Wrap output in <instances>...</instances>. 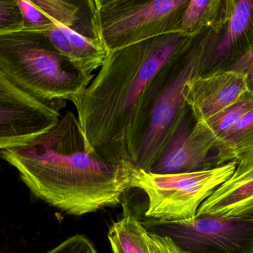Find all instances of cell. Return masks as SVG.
Returning <instances> with one entry per match:
<instances>
[{
    "label": "cell",
    "mask_w": 253,
    "mask_h": 253,
    "mask_svg": "<svg viewBox=\"0 0 253 253\" xmlns=\"http://www.w3.org/2000/svg\"><path fill=\"white\" fill-rule=\"evenodd\" d=\"M196 38L177 33L108 52L73 102L90 151L113 163L135 164L153 102L175 59Z\"/></svg>",
    "instance_id": "cell-1"
},
{
    "label": "cell",
    "mask_w": 253,
    "mask_h": 253,
    "mask_svg": "<svg viewBox=\"0 0 253 253\" xmlns=\"http://www.w3.org/2000/svg\"><path fill=\"white\" fill-rule=\"evenodd\" d=\"M33 196L80 216L121 203L134 163H113L87 148L77 116L68 111L50 130L0 151Z\"/></svg>",
    "instance_id": "cell-2"
},
{
    "label": "cell",
    "mask_w": 253,
    "mask_h": 253,
    "mask_svg": "<svg viewBox=\"0 0 253 253\" xmlns=\"http://www.w3.org/2000/svg\"><path fill=\"white\" fill-rule=\"evenodd\" d=\"M0 74L25 95L49 105L74 102L93 80L62 56L44 31L25 29L0 34Z\"/></svg>",
    "instance_id": "cell-3"
},
{
    "label": "cell",
    "mask_w": 253,
    "mask_h": 253,
    "mask_svg": "<svg viewBox=\"0 0 253 253\" xmlns=\"http://www.w3.org/2000/svg\"><path fill=\"white\" fill-rule=\"evenodd\" d=\"M189 0H89L90 30L107 52L179 33Z\"/></svg>",
    "instance_id": "cell-4"
},
{
    "label": "cell",
    "mask_w": 253,
    "mask_h": 253,
    "mask_svg": "<svg viewBox=\"0 0 253 253\" xmlns=\"http://www.w3.org/2000/svg\"><path fill=\"white\" fill-rule=\"evenodd\" d=\"M236 162L212 169L186 173L159 175L134 164L129 187L148 197L146 217L164 222H179L195 218L204 202L234 173Z\"/></svg>",
    "instance_id": "cell-5"
},
{
    "label": "cell",
    "mask_w": 253,
    "mask_h": 253,
    "mask_svg": "<svg viewBox=\"0 0 253 253\" xmlns=\"http://www.w3.org/2000/svg\"><path fill=\"white\" fill-rule=\"evenodd\" d=\"M211 34V31L201 34L175 59L153 102L135 162L138 168L146 172H150L157 162L165 146L190 111L186 101V84L200 73Z\"/></svg>",
    "instance_id": "cell-6"
},
{
    "label": "cell",
    "mask_w": 253,
    "mask_h": 253,
    "mask_svg": "<svg viewBox=\"0 0 253 253\" xmlns=\"http://www.w3.org/2000/svg\"><path fill=\"white\" fill-rule=\"evenodd\" d=\"M146 230L170 238L188 253H253V217L196 215L179 222L151 220Z\"/></svg>",
    "instance_id": "cell-7"
},
{
    "label": "cell",
    "mask_w": 253,
    "mask_h": 253,
    "mask_svg": "<svg viewBox=\"0 0 253 253\" xmlns=\"http://www.w3.org/2000/svg\"><path fill=\"white\" fill-rule=\"evenodd\" d=\"M65 105L40 102L0 74V150L24 145L54 127Z\"/></svg>",
    "instance_id": "cell-8"
},
{
    "label": "cell",
    "mask_w": 253,
    "mask_h": 253,
    "mask_svg": "<svg viewBox=\"0 0 253 253\" xmlns=\"http://www.w3.org/2000/svg\"><path fill=\"white\" fill-rule=\"evenodd\" d=\"M218 139L188 111L150 172L159 175L186 173L215 168Z\"/></svg>",
    "instance_id": "cell-9"
},
{
    "label": "cell",
    "mask_w": 253,
    "mask_h": 253,
    "mask_svg": "<svg viewBox=\"0 0 253 253\" xmlns=\"http://www.w3.org/2000/svg\"><path fill=\"white\" fill-rule=\"evenodd\" d=\"M251 93L246 75L233 69L197 74L186 84V101L196 122L210 120Z\"/></svg>",
    "instance_id": "cell-10"
},
{
    "label": "cell",
    "mask_w": 253,
    "mask_h": 253,
    "mask_svg": "<svg viewBox=\"0 0 253 253\" xmlns=\"http://www.w3.org/2000/svg\"><path fill=\"white\" fill-rule=\"evenodd\" d=\"M253 46V0H227L222 30L211 37L199 74L229 69Z\"/></svg>",
    "instance_id": "cell-11"
},
{
    "label": "cell",
    "mask_w": 253,
    "mask_h": 253,
    "mask_svg": "<svg viewBox=\"0 0 253 253\" xmlns=\"http://www.w3.org/2000/svg\"><path fill=\"white\" fill-rule=\"evenodd\" d=\"M253 217V149L241 156L231 177L202 203L196 215Z\"/></svg>",
    "instance_id": "cell-12"
},
{
    "label": "cell",
    "mask_w": 253,
    "mask_h": 253,
    "mask_svg": "<svg viewBox=\"0 0 253 253\" xmlns=\"http://www.w3.org/2000/svg\"><path fill=\"white\" fill-rule=\"evenodd\" d=\"M227 0H189L180 23L179 34L196 38L206 31L222 30L227 16Z\"/></svg>",
    "instance_id": "cell-13"
},
{
    "label": "cell",
    "mask_w": 253,
    "mask_h": 253,
    "mask_svg": "<svg viewBox=\"0 0 253 253\" xmlns=\"http://www.w3.org/2000/svg\"><path fill=\"white\" fill-rule=\"evenodd\" d=\"M253 149V110L242 117L220 138L214 151L215 166L238 159Z\"/></svg>",
    "instance_id": "cell-14"
},
{
    "label": "cell",
    "mask_w": 253,
    "mask_h": 253,
    "mask_svg": "<svg viewBox=\"0 0 253 253\" xmlns=\"http://www.w3.org/2000/svg\"><path fill=\"white\" fill-rule=\"evenodd\" d=\"M146 232L142 223L129 214L114 223L108 235L113 253H150Z\"/></svg>",
    "instance_id": "cell-15"
},
{
    "label": "cell",
    "mask_w": 253,
    "mask_h": 253,
    "mask_svg": "<svg viewBox=\"0 0 253 253\" xmlns=\"http://www.w3.org/2000/svg\"><path fill=\"white\" fill-rule=\"evenodd\" d=\"M33 3L53 24L74 28L80 19V6L65 0H32Z\"/></svg>",
    "instance_id": "cell-16"
},
{
    "label": "cell",
    "mask_w": 253,
    "mask_h": 253,
    "mask_svg": "<svg viewBox=\"0 0 253 253\" xmlns=\"http://www.w3.org/2000/svg\"><path fill=\"white\" fill-rule=\"evenodd\" d=\"M253 110V93L251 92L245 99L229 107L218 115L206 121H202L217 139H220L232 126L245 114Z\"/></svg>",
    "instance_id": "cell-17"
},
{
    "label": "cell",
    "mask_w": 253,
    "mask_h": 253,
    "mask_svg": "<svg viewBox=\"0 0 253 253\" xmlns=\"http://www.w3.org/2000/svg\"><path fill=\"white\" fill-rule=\"evenodd\" d=\"M22 14L23 28L30 31H45L53 23L35 4L32 0L17 1Z\"/></svg>",
    "instance_id": "cell-18"
},
{
    "label": "cell",
    "mask_w": 253,
    "mask_h": 253,
    "mask_svg": "<svg viewBox=\"0 0 253 253\" xmlns=\"http://www.w3.org/2000/svg\"><path fill=\"white\" fill-rule=\"evenodd\" d=\"M22 28L23 22L17 0L0 1V34Z\"/></svg>",
    "instance_id": "cell-19"
},
{
    "label": "cell",
    "mask_w": 253,
    "mask_h": 253,
    "mask_svg": "<svg viewBox=\"0 0 253 253\" xmlns=\"http://www.w3.org/2000/svg\"><path fill=\"white\" fill-rule=\"evenodd\" d=\"M47 38L51 43L55 49L64 57L70 61L79 71L81 73L79 66L78 59L70 44L67 37L62 31L58 28L57 25L53 24L48 30L44 31Z\"/></svg>",
    "instance_id": "cell-20"
},
{
    "label": "cell",
    "mask_w": 253,
    "mask_h": 253,
    "mask_svg": "<svg viewBox=\"0 0 253 253\" xmlns=\"http://www.w3.org/2000/svg\"><path fill=\"white\" fill-rule=\"evenodd\" d=\"M47 253H99L90 239L83 235L71 236Z\"/></svg>",
    "instance_id": "cell-21"
},
{
    "label": "cell",
    "mask_w": 253,
    "mask_h": 253,
    "mask_svg": "<svg viewBox=\"0 0 253 253\" xmlns=\"http://www.w3.org/2000/svg\"><path fill=\"white\" fill-rule=\"evenodd\" d=\"M145 238L150 253H188L168 236H159L147 230Z\"/></svg>",
    "instance_id": "cell-22"
},
{
    "label": "cell",
    "mask_w": 253,
    "mask_h": 253,
    "mask_svg": "<svg viewBox=\"0 0 253 253\" xmlns=\"http://www.w3.org/2000/svg\"><path fill=\"white\" fill-rule=\"evenodd\" d=\"M229 69L241 71L246 75L250 90L253 93V46L252 49Z\"/></svg>",
    "instance_id": "cell-23"
}]
</instances>
